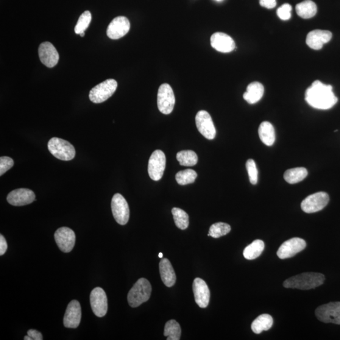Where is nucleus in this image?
Wrapping results in <instances>:
<instances>
[{"label":"nucleus","instance_id":"obj_1","mask_svg":"<svg viewBox=\"0 0 340 340\" xmlns=\"http://www.w3.org/2000/svg\"><path fill=\"white\" fill-rule=\"evenodd\" d=\"M305 100L312 107L319 110L330 109L338 102L332 86L325 85L318 80L315 81L306 90Z\"/></svg>","mask_w":340,"mask_h":340},{"label":"nucleus","instance_id":"obj_2","mask_svg":"<svg viewBox=\"0 0 340 340\" xmlns=\"http://www.w3.org/2000/svg\"><path fill=\"white\" fill-rule=\"evenodd\" d=\"M325 280V275L322 274L306 272L288 278L283 286L286 288L309 290L322 286Z\"/></svg>","mask_w":340,"mask_h":340},{"label":"nucleus","instance_id":"obj_3","mask_svg":"<svg viewBox=\"0 0 340 340\" xmlns=\"http://www.w3.org/2000/svg\"><path fill=\"white\" fill-rule=\"evenodd\" d=\"M152 288L148 280L144 278L139 279L130 290L127 300L132 308H137L148 300L152 294Z\"/></svg>","mask_w":340,"mask_h":340},{"label":"nucleus","instance_id":"obj_4","mask_svg":"<svg viewBox=\"0 0 340 340\" xmlns=\"http://www.w3.org/2000/svg\"><path fill=\"white\" fill-rule=\"evenodd\" d=\"M50 153L60 160H72L76 155V150L72 145L64 139L53 138L50 139L48 145Z\"/></svg>","mask_w":340,"mask_h":340},{"label":"nucleus","instance_id":"obj_5","mask_svg":"<svg viewBox=\"0 0 340 340\" xmlns=\"http://www.w3.org/2000/svg\"><path fill=\"white\" fill-rule=\"evenodd\" d=\"M117 88L118 82L114 79H108L92 88L89 98L95 104H100L112 96Z\"/></svg>","mask_w":340,"mask_h":340},{"label":"nucleus","instance_id":"obj_6","mask_svg":"<svg viewBox=\"0 0 340 340\" xmlns=\"http://www.w3.org/2000/svg\"><path fill=\"white\" fill-rule=\"evenodd\" d=\"M157 104L161 113L168 115L172 112L175 104V97L173 89L167 83H163L158 89Z\"/></svg>","mask_w":340,"mask_h":340},{"label":"nucleus","instance_id":"obj_7","mask_svg":"<svg viewBox=\"0 0 340 340\" xmlns=\"http://www.w3.org/2000/svg\"><path fill=\"white\" fill-rule=\"evenodd\" d=\"M330 200L328 194L319 192L306 197L301 203V209L306 213L311 214L322 211Z\"/></svg>","mask_w":340,"mask_h":340},{"label":"nucleus","instance_id":"obj_8","mask_svg":"<svg viewBox=\"0 0 340 340\" xmlns=\"http://www.w3.org/2000/svg\"><path fill=\"white\" fill-rule=\"evenodd\" d=\"M111 207L117 222L121 225L126 224L129 219V207L126 200L121 194L114 195L111 199Z\"/></svg>","mask_w":340,"mask_h":340},{"label":"nucleus","instance_id":"obj_9","mask_svg":"<svg viewBox=\"0 0 340 340\" xmlns=\"http://www.w3.org/2000/svg\"><path fill=\"white\" fill-rule=\"evenodd\" d=\"M315 314L320 322L340 325V302L320 306L316 309Z\"/></svg>","mask_w":340,"mask_h":340},{"label":"nucleus","instance_id":"obj_10","mask_svg":"<svg viewBox=\"0 0 340 340\" xmlns=\"http://www.w3.org/2000/svg\"><path fill=\"white\" fill-rule=\"evenodd\" d=\"M166 167V157L161 150H156L149 160L148 174L153 180L158 181L163 177Z\"/></svg>","mask_w":340,"mask_h":340},{"label":"nucleus","instance_id":"obj_11","mask_svg":"<svg viewBox=\"0 0 340 340\" xmlns=\"http://www.w3.org/2000/svg\"><path fill=\"white\" fill-rule=\"evenodd\" d=\"M196 123L198 130L206 139L213 140L216 137V130L210 114L205 110L197 114Z\"/></svg>","mask_w":340,"mask_h":340},{"label":"nucleus","instance_id":"obj_12","mask_svg":"<svg viewBox=\"0 0 340 340\" xmlns=\"http://www.w3.org/2000/svg\"><path fill=\"white\" fill-rule=\"evenodd\" d=\"M90 305L95 314L99 317H104L107 313V295L101 288H95L90 294Z\"/></svg>","mask_w":340,"mask_h":340},{"label":"nucleus","instance_id":"obj_13","mask_svg":"<svg viewBox=\"0 0 340 340\" xmlns=\"http://www.w3.org/2000/svg\"><path fill=\"white\" fill-rule=\"evenodd\" d=\"M55 241L62 252L69 253L73 249L76 241V236L70 228H59L54 234Z\"/></svg>","mask_w":340,"mask_h":340},{"label":"nucleus","instance_id":"obj_14","mask_svg":"<svg viewBox=\"0 0 340 340\" xmlns=\"http://www.w3.org/2000/svg\"><path fill=\"white\" fill-rule=\"evenodd\" d=\"M306 247V242L303 239L293 238L289 239L281 245L277 251V256L280 259L293 257Z\"/></svg>","mask_w":340,"mask_h":340},{"label":"nucleus","instance_id":"obj_15","mask_svg":"<svg viewBox=\"0 0 340 340\" xmlns=\"http://www.w3.org/2000/svg\"><path fill=\"white\" fill-rule=\"evenodd\" d=\"M130 27L129 21L126 17L118 16L114 18L108 26L107 35L111 40H119L129 32Z\"/></svg>","mask_w":340,"mask_h":340},{"label":"nucleus","instance_id":"obj_16","mask_svg":"<svg viewBox=\"0 0 340 340\" xmlns=\"http://www.w3.org/2000/svg\"><path fill=\"white\" fill-rule=\"evenodd\" d=\"M39 55L41 63L50 68L56 65L60 60L59 53L49 42L41 44L39 47Z\"/></svg>","mask_w":340,"mask_h":340},{"label":"nucleus","instance_id":"obj_17","mask_svg":"<svg viewBox=\"0 0 340 340\" xmlns=\"http://www.w3.org/2000/svg\"><path fill=\"white\" fill-rule=\"evenodd\" d=\"M82 319V308L79 301L73 300L69 303L67 307L63 323L66 328H77L79 327Z\"/></svg>","mask_w":340,"mask_h":340},{"label":"nucleus","instance_id":"obj_18","mask_svg":"<svg viewBox=\"0 0 340 340\" xmlns=\"http://www.w3.org/2000/svg\"><path fill=\"white\" fill-rule=\"evenodd\" d=\"M193 291L195 300L201 308L207 307L210 301V290L207 284L202 278H196L193 283Z\"/></svg>","mask_w":340,"mask_h":340},{"label":"nucleus","instance_id":"obj_19","mask_svg":"<svg viewBox=\"0 0 340 340\" xmlns=\"http://www.w3.org/2000/svg\"><path fill=\"white\" fill-rule=\"evenodd\" d=\"M35 200L34 192L27 188L16 189L7 196V201L13 206H23L32 203Z\"/></svg>","mask_w":340,"mask_h":340},{"label":"nucleus","instance_id":"obj_20","mask_svg":"<svg viewBox=\"0 0 340 340\" xmlns=\"http://www.w3.org/2000/svg\"><path fill=\"white\" fill-rule=\"evenodd\" d=\"M211 46L216 51L228 53L232 52L236 47L235 42L226 33H214L211 37Z\"/></svg>","mask_w":340,"mask_h":340},{"label":"nucleus","instance_id":"obj_21","mask_svg":"<svg viewBox=\"0 0 340 340\" xmlns=\"http://www.w3.org/2000/svg\"><path fill=\"white\" fill-rule=\"evenodd\" d=\"M332 38V33L328 30H314L309 32L306 37V44L310 48L319 50Z\"/></svg>","mask_w":340,"mask_h":340},{"label":"nucleus","instance_id":"obj_22","mask_svg":"<svg viewBox=\"0 0 340 340\" xmlns=\"http://www.w3.org/2000/svg\"><path fill=\"white\" fill-rule=\"evenodd\" d=\"M159 267H160L161 280L164 285L168 288L174 286L176 282V275H175L171 262L167 258H163L161 260Z\"/></svg>","mask_w":340,"mask_h":340},{"label":"nucleus","instance_id":"obj_23","mask_svg":"<svg viewBox=\"0 0 340 340\" xmlns=\"http://www.w3.org/2000/svg\"><path fill=\"white\" fill-rule=\"evenodd\" d=\"M264 94V87L261 83L253 82L248 86L243 98L250 104H254L260 101Z\"/></svg>","mask_w":340,"mask_h":340},{"label":"nucleus","instance_id":"obj_24","mask_svg":"<svg viewBox=\"0 0 340 340\" xmlns=\"http://www.w3.org/2000/svg\"><path fill=\"white\" fill-rule=\"evenodd\" d=\"M258 135L262 143L271 146L275 141V132L274 126L269 122H262L258 128Z\"/></svg>","mask_w":340,"mask_h":340},{"label":"nucleus","instance_id":"obj_25","mask_svg":"<svg viewBox=\"0 0 340 340\" xmlns=\"http://www.w3.org/2000/svg\"><path fill=\"white\" fill-rule=\"evenodd\" d=\"M274 320L269 314L260 315L252 323V330L256 334H260L263 331L270 330L273 326Z\"/></svg>","mask_w":340,"mask_h":340},{"label":"nucleus","instance_id":"obj_26","mask_svg":"<svg viewBox=\"0 0 340 340\" xmlns=\"http://www.w3.org/2000/svg\"><path fill=\"white\" fill-rule=\"evenodd\" d=\"M297 15L305 19L313 17L317 13V6L311 0H305L299 3L295 8Z\"/></svg>","mask_w":340,"mask_h":340},{"label":"nucleus","instance_id":"obj_27","mask_svg":"<svg viewBox=\"0 0 340 340\" xmlns=\"http://www.w3.org/2000/svg\"><path fill=\"white\" fill-rule=\"evenodd\" d=\"M308 172L307 169L303 167L292 168L287 170L284 175V179L290 184H295L302 182L307 177Z\"/></svg>","mask_w":340,"mask_h":340},{"label":"nucleus","instance_id":"obj_28","mask_svg":"<svg viewBox=\"0 0 340 340\" xmlns=\"http://www.w3.org/2000/svg\"><path fill=\"white\" fill-rule=\"evenodd\" d=\"M265 244L263 241L256 239L249 246L245 248L243 252L244 257L247 260H252L257 258L263 252Z\"/></svg>","mask_w":340,"mask_h":340},{"label":"nucleus","instance_id":"obj_29","mask_svg":"<svg viewBox=\"0 0 340 340\" xmlns=\"http://www.w3.org/2000/svg\"><path fill=\"white\" fill-rule=\"evenodd\" d=\"M177 160L180 165L185 166H193L198 162L196 153L191 150H184L178 152Z\"/></svg>","mask_w":340,"mask_h":340},{"label":"nucleus","instance_id":"obj_30","mask_svg":"<svg viewBox=\"0 0 340 340\" xmlns=\"http://www.w3.org/2000/svg\"><path fill=\"white\" fill-rule=\"evenodd\" d=\"M181 332L180 326L176 320L172 319L166 323L164 335L167 337V340H179Z\"/></svg>","mask_w":340,"mask_h":340},{"label":"nucleus","instance_id":"obj_31","mask_svg":"<svg viewBox=\"0 0 340 340\" xmlns=\"http://www.w3.org/2000/svg\"><path fill=\"white\" fill-rule=\"evenodd\" d=\"M172 213L177 228L182 230H185L188 227L189 217L186 212L180 208L172 209Z\"/></svg>","mask_w":340,"mask_h":340},{"label":"nucleus","instance_id":"obj_32","mask_svg":"<svg viewBox=\"0 0 340 340\" xmlns=\"http://www.w3.org/2000/svg\"><path fill=\"white\" fill-rule=\"evenodd\" d=\"M197 177V174L194 170L186 169L178 172L175 178L180 185H186L193 183Z\"/></svg>","mask_w":340,"mask_h":340},{"label":"nucleus","instance_id":"obj_33","mask_svg":"<svg viewBox=\"0 0 340 340\" xmlns=\"http://www.w3.org/2000/svg\"><path fill=\"white\" fill-rule=\"evenodd\" d=\"M230 225L224 222H217L211 225L208 236L214 238H219L220 237L228 235L231 231Z\"/></svg>","mask_w":340,"mask_h":340},{"label":"nucleus","instance_id":"obj_34","mask_svg":"<svg viewBox=\"0 0 340 340\" xmlns=\"http://www.w3.org/2000/svg\"><path fill=\"white\" fill-rule=\"evenodd\" d=\"M91 21V14L89 11H85L80 16L76 26L74 28V32L77 34H80L82 32H84L87 28L90 26Z\"/></svg>","mask_w":340,"mask_h":340},{"label":"nucleus","instance_id":"obj_35","mask_svg":"<svg viewBox=\"0 0 340 340\" xmlns=\"http://www.w3.org/2000/svg\"><path fill=\"white\" fill-rule=\"evenodd\" d=\"M246 167L250 183L252 185H256L258 183V172L255 161L252 159H249L246 163Z\"/></svg>","mask_w":340,"mask_h":340},{"label":"nucleus","instance_id":"obj_36","mask_svg":"<svg viewBox=\"0 0 340 340\" xmlns=\"http://www.w3.org/2000/svg\"><path fill=\"white\" fill-rule=\"evenodd\" d=\"M292 8L291 5L286 4L281 5L278 8L277 15L281 20L288 21L291 17V12Z\"/></svg>","mask_w":340,"mask_h":340},{"label":"nucleus","instance_id":"obj_37","mask_svg":"<svg viewBox=\"0 0 340 340\" xmlns=\"http://www.w3.org/2000/svg\"><path fill=\"white\" fill-rule=\"evenodd\" d=\"M14 161L12 158L8 157L0 158V176L5 174L8 170L13 166Z\"/></svg>","mask_w":340,"mask_h":340},{"label":"nucleus","instance_id":"obj_38","mask_svg":"<svg viewBox=\"0 0 340 340\" xmlns=\"http://www.w3.org/2000/svg\"><path fill=\"white\" fill-rule=\"evenodd\" d=\"M260 4L261 7L272 9L277 5L276 0H260Z\"/></svg>","mask_w":340,"mask_h":340},{"label":"nucleus","instance_id":"obj_39","mask_svg":"<svg viewBox=\"0 0 340 340\" xmlns=\"http://www.w3.org/2000/svg\"><path fill=\"white\" fill-rule=\"evenodd\" d=\"M27 335H29L32 340H43V337L42 334L37 330H30L28 331Z\"/></svg>","mask_w":340,"mask_h":340},{"label":"nucleus","instance_id":"obj_40","mask_svg":"<svg viewBox=\"0 0 340 340\" xmlns=\"http://www.w3.org/2000/svg\"><path fill=\"white\" fill-rule=\"evenodd\" d=\"M8 245L6 239L2 235H0V255H4L7 252Z\"/></svg>","mask_w":340,"mask_h":340},{"label":"nucleus","instance_id":"obj_41","mask_svg":"<svg viewBox=\"0 0 340 340\" xmlns=\"http://www.w3.org/2000/svg\"><path fill=\"white\" fill-rule=\"evenodd\" d=\"M24 339V340H32L29 335L25 336Z\"/></svg>","mask_w":340,"mask_h":340},{"label":"nucleus","instance_id":"obj_42","mask_svg":"<svg viewBox=\"0 0 340 340\" xmlns=\"http://www.w3.org/2000/svg\"><path fill=\"white\" fill-rule=\"evenodd\" d=\"M163 255L162 253H159V255H158L159 258H162Z\"/></svg>","mask_w":340,"mask_h":340},{"label":"nucleus","instance_id":"obj_43","mask_svg":"<svg viewBox=\"0 0 340 340\" xmlns=\"http://www.w3.org/2000/svg\"><path fill=\"white\" fill-rule=\"evenodd\" d=\"M80 35L81 37H84V36H85V32H82V33H81Z\"/></svg>","mask_w":340,"mask_h":340},{"label":"nucleus","instance_id":"obj_44","mask_svg":"<svg viewBox=\"0 0 340 340\" xmlns=\"http://www.w3.org/2000/svg\"><path fill=\"white\" fill-rule=\"evenodd\" d=\"M216 1L220 2V1H222V0H216Z\"/></svg>","mask_w":340,"mask_h":340}]
</instances>
